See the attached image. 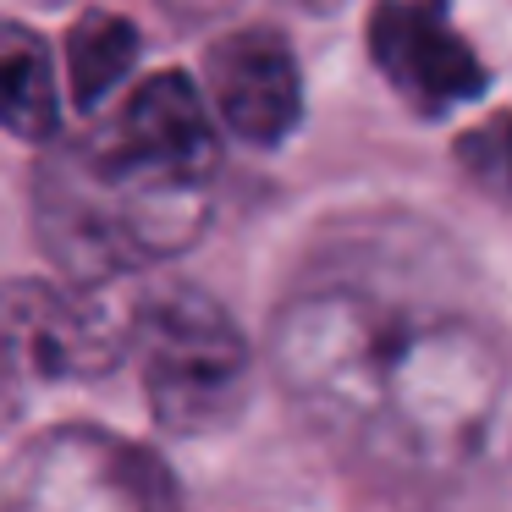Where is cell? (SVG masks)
<instances>
[{
    "instance_id": "cell-12",
    "label": "cell",
    "mask_w": 512,
    "mask_h": 512,
    "mask_svg": "<svg viewBox=\"0 0 512 512\" xmlns=\"http://www.w3.org/2000/svg\"><path fill=\"white\" fill-rule=\"evenodd\" d=\"M309 6H331V0H309Z\"/></svg>"
},
{
    "instance_id": "cell-5",
    "label": "cell",
    "mask_w": 512,
    "mask_h": 512,
    "mask_svg": "<svg viewBox=\"0 0 512 512\" xmlns=\"http://www.w3.org/2000/svg\"><path fill=\"white\" fill-rule=\"evenodd\" d=\"M12 507H50V512H83V507H171L177 479L149 446L122 441L94 424H61L45 430L17 452L6 474Z\"/></svg>"
},
{
    "instance_id": "cell-1",
    "label": "cell",
    "mask_w": 512,
    "mask_h": 512,
    "mask_svg": "<svg viewBox=\"0 0 512 512\" xmlns=\"http://www.w3.org/2000/svg\"><path fill=\"white\" fill-rule=\"evenodd\" d=\"M270 364L336 452L391 479L463 474L507 397L474 265L413 215H364L314 243L270 320Z\"/></svg>"
},
{
    "instance_id": "cell-8",
    "label": "cell",
    "mask_w": 512,
    "mask_h": 512,
    "mask_svg": "<svg viewBox=\"0 0 512 512\" xmlns=\"http://www.w3.org/2000/svg\"><path fill=\"white\" fill-rule=\"evenodd\" d=\"M100 133L116 149H127V155L149 160L160 171H177V177L210 182L215 166H221V144H215L210 116H204V94L193 89L188 72L144 78L116 111V122H105Z\"/></svg>"
},
{
    "instance_id": "cell-2",
    "label": "cell",
    "mask_w": 512,
    "mask_h": 512,
    "mask_svg": "<svg viewBox=\"0 0 512 512\" xmlns=\"http://www.w3.org/2000/svg\"><path fill=\"white\" fill-rule=\"evenodd\" d=\"M210 221V182L160 171L116 149L105 133L61 144L39 160L34 232L67 276H133L182 254Z\"/></svg>"
},
{
    "instance_id": "cell-4",
    "label": "cell",
    "mask_w": 512,
    "mask_h": 512,
    "mask_svg": "<svg viewBox=\"0 0 512 512\" xmlns=\"http://www.w3.org/2000/svg\"><path fill=\"white\" fill-rule=\"evenodd\" d=\"M127 325L83 292L45 281L0 287V430L17 424L39 397L100 380L122 358Z\"/></svg>"
},
{
    "instance_id": "cell-7",
    "label": "cell",
    "mask_w": 512,
    "mask_h": 512,
    "mask_svg": "<svg viewBox=\"0 0 512 512\" xmlns=\"http://www.w3.org/2000/svg\"><path fill=\"white\" fill-rule=\"evenodd\" d=\"M204 83L221 122L248 144H281L303 116V72L276 28H237L204 56Z\"/></svg>"
},
{
    "instance_id": "cell-6",
    "label": "cell",
    "mask_w": 512,
    "mask_h": 512,
    "mask_svg": "<svg viewBox=\"0 0 512 512\" xmlns=\"http://www.w3.org/2000/svg\"><path fill=\"white\" fill-rule=\"evenodd\" d=\"M369 56L419 116H446L485 94V61L452 28L446 0H380L369 12Z\"/></svg>"
},
{
    "instance_id": "cell-9",
    "label": "cell",
    "mask_w": 512,
    "mask_h": 512,
    "mask_svg": "<svg viewBox=\"0 0 512 512\" xmlns=\"http://www.w3.org/2000/svg\"><path fill=\"white\" fill-rule=\"evenodd\" d=\"M0 127L17 138H56L61 127V89L50 45L34 28L0 17Z\"/></svg>"
},
{
    "instance_id": "cell-3",
    "label": "cell",
    "mask_w": 512,
    "mask_h": 512,
    "mask_svg": "<svg viewBox=\"0 0 512 512\" xmlns=\"http://www.w3.org/2000/svg\"><path fill=\"white\" fill-rule=\"evenodd\" d=\"M149 413L171 435H204L237 419L248 397V336L199 287H166L127 320Z\"/></svg>"
},
{
    "instance_id": "cell-11",
    "label": "cell",
    "mask_w": 512,
    "mask_h": 512,
    "mask_svg": "<svg viewBox=\"0 0 512 512\" xmlns=\"http://www.w3.org/2000/svg\"><path fill=\"white\" fill-rule=\"evenodd\" d=\"M177 17H188V23H204V17H221V12H232L237 0H166Z\"/></svg>"
},
{
    "instance_id": "cell-10",
    "label": "cell",
    "mask_w": 512,
    "mask_h": 512,
    "mask_svg": "<svg viewBox=\"0 0 512 512\" xmlns=\"http://www.w3.org/2000/svg\"><path fill=\"white\" fill-rule=\"evenodd\" d=\"M138 67V28L116 12H83L67 34V78H72V105L100 111L105 94L127 83Z\"/></svg>"
}]
</instances>
